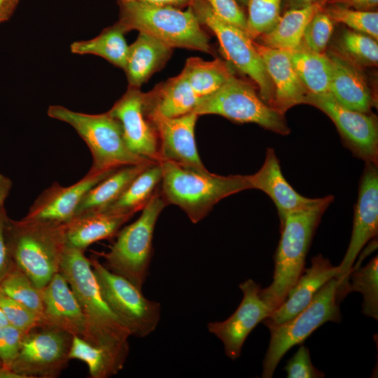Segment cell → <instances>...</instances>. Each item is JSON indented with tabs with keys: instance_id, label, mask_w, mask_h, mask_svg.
<instances>
[{
	"instance_id": "5b68a950",
	"label": "cell",
	"mask_w": 378,
	"mask_h": 378,
	"mask_svg": "<svg viewBox=\"0 0 378 378\" xmlns=\"http://www.w3.org/2000/svg\"><path fill=\"white\" fill-rule=\"evenodd\" d=\"M118 23L125 31L147 34L170 48H183L211 52L206 34L192 8L181 10L172 6L146 4L136 0H118Z\"/></svg>"
},
{
	"instance_id": "f546056e",
	"label": "cell",
	"mask_w": 378,
	"mask_h": 378,
	"mask_svg": "<svg viewBox=\"0 0 378 378\" xmlns=\"http://www.w3.org/2000/svg\"><path fill=\"white\" fill-rule=\"evenodd\" d=\"M289 54L293 68L308 92H329L332 63L328 55L314 52L302 43Z\"/></svg>"
},
{
	"instance_id": "484cf974",
	"label": "cell",
	"mask_w": 378,
	"mask_h": 378,
	"mask_svg": "<svg viewBox=\"0 0 378 378\" xmlns=\"http://www.w3.org/2000/svg\"><path fill=\"white\" fill-rule=\"evenodd\" d=\"M172 48L160 40L139 32L136 40L129 46L125 71L130 87L139 88L164 64Z\"/></svg>"
},
{
	"instance_id": "ab89813d",
	"label": "cell",
	"mask_w": 378,
	"mask_h": 378,
	"mask_svg": "<svg viewBox=\"0 0 378 378\" xmlns=\"http://www.w3.org/2000/svg\"><path fill=\"white\" fill-rule=\"evenodd\" d=\"M0 306L8 323L24 333L41 325L42 320L38 314L1 291Z\"/></svg>"
},
{
	"instance_id": "6da1fadb",
	"label": "cell",
	"mask_w": 378,
	"mask_h": 378,
	"mask_svg": "<svg viewBox=\"0 0 378 378\" xmlns=\"http://www.w3.org/2000/svg\"><path fill=\"white\" fill-rule=\"evenodd\" d=\"M59 272L76 297L83 313V339L105 350L122 369L127 358L130 332L103 299L84 251L66 247Z\"/></svg>"
},
{
	"instance_id": "e575fe53",
	"label": "cell",
	"mask_w": 378,
	"mask_h": 378,
	"mask_svg": "<svg viewBox=\"0 0 378 378\" xmlns=\"http://www.w3.org/2000/svg\"><path fill=\"white\" fill-rule=\"evenodd\" d=\"M336 52L358 66H377L378 62L377 41L351 29L342 32Z\"/></svg>"
},
{
	"instance_id": "cb8c5ba5",
	"label": "cell",
	"mask_w": 378,
	"mask_h": 378,
	"mask_svg": "<svg viewBox=\"0 0 378 378\" xmlns=\"http://www.w3.org/2000/svg\"><path fill=\"white\" fill-rule=\"evenodd\" d=\"M132 216L106 212L76 216L64 224L66 247L85 251L92 244L115 236Z\"/></svg>"
},
{
	"instance_id": "d6a6232c",
	"label": "cell",
	"mask_w": 378,
	"mask_h": 378,
	"mask_svg": "<svg viewBox=\"0 0 378 378\" xmlns=\"http://www.w3.org/2000/svg\"><path fill=\"white\" fill-rule=\"evenodd\" d=\"M378 258L376 255L365 266H353L349 275L346 293L359 292L363 295L362 313L378 319Z\"/></svg>"
},
{
	"instance_id": "836d02e7",
	"label": "cell",
	"mask_w": 378,
	"mask_h": 378,
	"mask_svg": "<svg viewBox=\"0 0 378 378\" xmlns=\"http://www.w3.org/2000/svg\"><path fill=\"white\" fill-rule=\"evenodd\" d=\"M69 358L85 362L92 378H108L122 370L105 350L78 336L72 337Z\"/></svg>"
},
{
	"instance_id": "60d3db41",
	"label": "cell",
	"mask_w": 378,
	"mask_h": 378,
	"mask_svg": "<svg viewBox=\"0 0 378 378\" xmlns=\"http://www.w3.org/2000/svg\"><path fill=\"white\" fill-rule=\"evenodd\" d=\"M24 334L10 324L0 326V362L4 368L10 370Z\"/></svg>"
},
{
	"instance_id": "c3c4849f",
	"label": "cell",
	"mask_w": 378,
	"mask_h": 378,
	"mask_svg": "<svg viewBox=\"0 0 378 378\" xmlns=\"http://www.w3.org/2000/svg\"><path fill=\"white\" fill-rule=\"evenodd\" d=\"M11 188V180L4 174H0V206L4 205L6 199L9 195Z\"/></svg>"
},
{
	"instance_id": "681fc988",
	"label": "cell",
	"mask_w": 378,
	"mask_h": 378,
	"mask_svg": "<svg viewBox=\"0 0 378 378\" xmlns=\"http://www.w3.org/2000/svg\"><path fill=\"white\" fill-rule=\"evenodd\" d=\"M321 0H286V6L288 9L298 8L312 5Z\"/></svg>"
},
{
	"instance_id": "52a82bcc",
	"label": "cell",
	"mask_w": 378,
	"mask_h": 378,
	"mask_svg": "<svg viewBox=\"0 0 378 378\" xmlns=\"http://www.w3.org/2000/svg\"><path fill=\"white\" fill-rule=\"evenodd\" d=\"M341 281L334 277L314 296L310 303L298 314L281 323H264L270 332L268 349L262 363V377L271 378L285 354L302 344L326 322L342 319L337 289Z\"/></svg>"
},
{
	"instance_id": "44dd1931",
	"label": "cell",
	"mask_w": 378,
	"mask_h": 378,
	"mask_svg": "<svg viewBox=\"0 0 378 378\" xmlns=\"http://www.w3.org/2000/svg\"><path fill=\"white\" fill-rule=\"evenodd\" d=\"M311 262V266L304 269L283 303L262 321L263 323L279 324L290 319L310 303L328 281L337 277L340 272L339 265H332L329 259L321 254L313 257Z\"/></svg>"
},
{
	"instance_id": "8fae6325",
	"label": "cell",
	"mask_w": 378,
	"mask_h": 378,
	"mask_svg": "<svg viewBox=\"0 0 378 378\" xmlns=\"http://www.w3.org/2000/svg\"><path fill=\"white\" fill-rule=\"evenodd\" d=\"M190 6L200 23L216 34L227 59L255 81L260 98L272 106L274 88L252 38L241 29L218 18L204 0H194Z\"/></svg>"
},
{
	"instance_id": "ac0fdd59",
	"label": "cell",
	"mask_w": 378,
	"mask_h": 378,
	"mask_svg": "<svg viewBox=\"0 0 378 378\" xmlns=\"http://www.w3.org/2000/svg\"><path fill=\"white\" fill-rule=\"evenodd\" d=\"M116 169L88 172L78 181L67 187L53 183L36 198L22 218L59 224L69 222L75 216L78 206L87 192Z\"/></svg>"
},
{
	"instance_id": "603a6c76",
	"label": "cell",
	"mask_w": 378,
	"mask_h": 378,
	"mask_svg": "<svg viewBox=\"0 0 378 378\" xmlns=\"http://www.w3.org/2000/svg\"><path fill=\"white\" fill-rule=\"evenodd\" d=\"M328 57L332 63L329 93L344 107L370 113L374 99L359 66L337 52Z\"/></svg>"
},
{
	"instance_id": "f1b7e54d",
	"label": "cell",
	"mask_w": 378,
	"mask_h": 378,
	"mask_svg": "<svg viewBox=\"0 0 378 378\" xmlns=\"http://www.w3.org/2000/svg\"><path fill=\"white\" fill-rule=\"evenodd\" d=\"M161 179L162 169L159 162L150 164L115 202L99 212L133 216L149 202L160 188Z\"/></svg>"
},
{
	"instance_id": "e0dca14e",
	"label": "cell",
	"mask_w": 378,
	"mask_h": 378,
	"mask_svg": "<svg viewBox=\"0 0 378 378\" xmlns=\"http://www.w3.org/2000/svg\"><path fill=\"white\" fill-rule=\"evenodd\" d=\"M146 115L158 136L160 161H170L200 172H209L202 162L195 142V128L199 115L193 112L175 118L155 112Z\"/></svg>"
},
{
	"instance_id": "7402d4cb",
	"label": "cell",
	"mask_w": 378,
	"mask_h": 378,
	"mask_svg": "<svg viewBox=\"0 0 378 378\" xmlns=\"http://www.w3.org/2000/svg\"><path fill=\"white\" fill-rule=\"evenodd\" d=\"M251 189L266 193L274 203L280 225L286 216L315 203L318 198H308L299 194L284 178L280 162L273 148H267L263 164L252 175H248Z\"/></svg>"
},
{
	"instance_id": "2e32d148",
	"label": "cell",
	"mask_w": 378,
	"mask_h": 378,
	"mask_svg": "<svg viewBox=\"0 0 378 378\" xmlns=\"http://www.w3.org/2000/svg\"><path fill=\"white\" fill-rule=\"evenodd\" d=\"M145 93L130 87L108 111L120 125L128 148L147 160H160L158 136L144 108Z\"/></svg>"
},
{
	"instance_id": "ffe728a7",
	"label": "cell",
	"mask_w": 378,
	"mask_h": 378,
	"mask_svg": "<svg viewBox=\"0 0 378 378\" xmlns=\"http://www.w3.org/2000/svg\"><path fill=\"white\" fill-rule=\"evenodd\" d=\"M253 45L274 88L272 107L284 114L291 107L303 104L308 92L293 68L289 51L254 41Z\"/></svg>"
},
{
	"instance_id": "74e56055",
	"label": "cell",
	"mask_w": 378,
	"mask_h": 378,
	"mask_svg": "<svg viewBox=\"0 0 378 378\" xmlns=\"http://www.w3.org/2000/svg\"><path fill=\"white\" fill-rule=\"evenodd\" d=\"M281 0H247L246 34L255 38L271 31L280 19Z\"/></svg>"
},
{
	"instance_id": "7c38bea8",
	"label": "cell",
	"mask_w": 378,
	"mask_h": 378,
	"mask_svg": "<svg viewBox=\"0 0 378 378\" xmlns=\"http://www.w3.org/2000/svg\"><path fill=\"white\" fill-rule=\"evenodd\" d=\"M73 336L61 330L38 326L26 332L10 370L21 378H55L67 365Z\"/></svg>"
},
{
	"instance_id": "bcb514c9",
	"label": "cell",
	"mask_w": 378,
	"mask_h": 378,
	"mask_svg": "<svg viewBox=\"0 0 378 378\" xmlns=\"http://www.w3.org/2000/svg\"><path fill=\"white\" fill-rule=\"evenodd\" d=\"M20 0H0V22L8 20L14 13Z\"/></svg>"
},
{
	"instance_id": "b9f144b4",
	"label": "cell",
	"mask_w": 378,
	"mask_h": 378,
	"mask_svg": "<svg viewBox=\"0 0 378 378\" xmlns=\"http://www.w3.org/2000/svg\"><path fill=\"white\" fill-rule=\"evenodd\" d=\"M284 370L288 378H323L325 374L312 363L309 349L301 345L288 360Z\"/></svg>"
},
{
	"instance_id": "7dc6e473",
	"label": "cell",
	"mask_w": 378,
	"mask_h": 378,
	"mask_svg": "<svg viewBox=\"0 0 378 378\" xmlns=\"http://www.w3.org/2000/svg\"><path fill=\"white\" fill-rule=\"evenodd\" d=\"M138 1L159 6H172L175 8L190 5L194 0H136Z\"/></svg>"
},
{
	"instance_id": "7a4b0ae2",
	"label": "cell",
	"mask_w": 378,
	"mask_h": 378,
	"mask_svg": "<svg viewBox=\"0 0 378 378\" xmlns=\"http://www.w3.org/2000/svg\"><path fill=\"white\" fill-rule=\"evenodd\" d=\"M334 200L318 198L309 206L288 214L280 225L281 238L274 255L273 281L260 296L273 312L284 301L304 270L307 254L321 219Z\"/></svg>"
},
{
	"instance_id": "7bdbcfd3",
	"label": "cell",
	"mask_w": 378,
	"mask_h": 378,
	"mask_svg": "<svg viewBox=\"0 0 378 378\" xmlns=\"http://www.w3.org/2000/svg\"><path fill=\"white\" fill-rule=\"evenodd\" d=\"M204 1L218 18L246 33V17L237 0Z\"/></svg>"
},
{
	"instance_id": "f6af8a7d",
	"label": "cell",
	"mask_w": 378,
	"mask_h": 378,
	"mask_svg": "<svg viewBox=\"0 0 378 378\" xmlns=\"http://www.w3.org/2000/svg\"><path fill=\"white\" fill-rule=\"evenodd\" d=\"M327 4H339L358 10H374L377 7L378 0H327Z\"/></svg>"
},
{
	"instance_id": "83f0119b",
	"label": "cell",
	"mask_w": 378,
	"mask_h": 378,
	"mask_svg": "<svg viewBox=\"0 0 378 378\" xmlns=\"http://www.w3.org/2000/svg\"><path fill=\"white\" fill-rule=\"evenodd\" d=\"M151 163L127 165L116 169L87 192L78 206L75 216L104 210L115 202L134 178Z\"/></svg>"
},
{
	"instance_id": "f35d334b",
	"label": "cell",
	"mask_w": 378,
	"mask_h": 378,
	"mask_svg": "<svg viewBox=\"0 0 378 378\" xmlns=\"http://www.w3.org/2000/svg\"><path fill=\"white\" fill-rule=\"evenodd\" d=\"M333 28V21L323 8L315 13L307 25L302 36V43L314 52L325 53Z\"/></svg>"
},
{
	"instance_id": "d4e9b609",
	"label": "cell",
	"mask_w": 378,
	"mask_h": 378,
	"mask_svg": "<svg viewBox=\"0 0 378 378\" xmlns=\"http://www.w3.org/2000/svg\"><path fill=\"white\" fill-rule=\"evenodd\" d=\"M199 97L182 72L145 93L146 113L155 112L164 117L175 118L192 112Z\"/></svg>"
},
{
	"instance_id": "8992f818",
	"label": "cell",
	"mask_w": 378,
	"mask_h": 378,
	"mask_svg": "<svg viewBox=\"0 0 378 378\" xmlns=\"http://www.w3.org/2000/svg\"><path fill=\"white\" fill-rule=\"evenodd\" d=\"M47 113L49 117L70 125L85 142L92 158L89 172H101L127 165L153 162L128 148L120 123L108 112L88 114L52 105Z\"/></svg>"
},
{
	"instance_id": "d590c367",
	"label": "cell",
	"mask_w": 378,
	"mask_h": 378,
	"mask_svg": "<svg viewBox=\"0 0 378 378\" xmlns=\"http://www.w3.org/2000/svg\"><path fill=\"white\" fill-rule=\"evenodd\" d=\"M0 291L31 309L42 320L43 303L41 289L36 288L30 279L15 266L0 282Z\"/></svg>"
},
{
	"instance_id": "ee69618b",
	"label": "cell",
	"mask_w": 378,
	"mask_h": 378,
	"mask_svg": "<svg viewBox=\"0 0 378 378\" xmlns=\"http://www.w3.org/2000/svg\"><path fill=\"white\" fill-rule=\"evenodd\" d=\"M8 218L4 205L0 206V282L15 267L12 260L6 235V225Z\"/></svg>"
},
{
	"instance_id": "d6986e66",
	"label": "cell",
	"mask_w": 378,
	"mask_h": 378,
	"mask_svg": "<svg viewBox=\"0 0 378 378\" xmlns=\"http://www.w3.org/2000/svg\"><path fill=\"white\" fill-rule=\"evenodd\" d=\"M41 293L43 312L40 326L57 328L83 338L85 330L83 313L64 276L60 272L55 274Z\"/></svg>"
},
{
	"instance_id": "5bb4252c",
	"label": "cell",
	"mask_w": 378,
	"mask_h": 378,
	"mask_svg": "<svg viewBox=\"0 0 378 378\" xmlns=\"http://www.w3.org/2000/svg\"><path fill=\"white\" fill-rule=\"evenodd\" d=\"M378 232V171L377 165L365 163L361 176L358 195L354 207L353 228L350 242L337 276L339 287L346 293L349 275L363 246L377 236Z\"/></svg>"
},
{
	"instance_id": "1f68e13d",
	"label": "cell",
	"mask_w": 378,
	"mask_h": 378,
	"mask_svg": "<svg viewBox=\"0 0 378 378\" xmlns=\"http://www.w3.org/2000/svg\"><path fill=\"white\" fill-rule=\"evenodd\" d=\"M183 71L199 98L215 92L233 76L228 64L223 60L208 62L196 57L187 59Z\"/></svg>"
},
{
	"instance_id": "3957f363",
	"label": "cell",
	"mask_w": 378,
	"mask_h": 378,
	"mask_svg": "<svg viewBox=\"0 0 378 378\" xmlns=\"http://www.w3.org/2000/svg\"><path fill=\"white\" fill-rule=\"evenodd\" d=\"M159 164L162 169L160 195L167 205L179 206L193 223L206 217L223 198L251 189L248 175L200 172L167 160H161Z\"/></svg>"
},
{
	"instance_id": "f907efd6",
	"label": "cell",
	"mask_w": 378,
	"mask_h": 378,
	"mask_svg": "<svg viewBox=\"0 0 378 378\" xmlns=\"http://www.w3.org/2000/svg\"><path fill=\"white\" fill-rule=\"evenodd\" d=\"M9 324L5 315H4V313L0 306V326H6V325H8Z\"/></svg>"
},
{
	"instance_id": "9c48e42d",
	"label": "cell",
	"mask_w": 378,
	"mask_h": 378,
	"mask_svg": "<svg viewBox=\"0 0 378 378\" xmlns=\"http://www.w3.org/2000/svg\"><path fill=\"white\" fill-rule=\"evenodd\" d=\"M192 112L197 115H219L239 123H255L282 135L290 132L284 114L264 102L251 84L234 76L215 92L200 98Z\"/></svg>"
},
{
	"instance_id": "ba28073f",
	"label": "cell",
	"mask_w": 378,
	"mask_h": 378,
	"mask_svg": "<svg viewBox=\"0 0 378 378\" xmlns=\"http://www.w3.org/2000/svg\"><path fill=\"white\" fill-rule=\"evenodd\" d=\"M159 188L142 209L140 216L120 229L110 250L102 253L107 269L141 290L148 274L153 253L155 227L160 214L167 206Z\"/></svg>"
},
{
	"instance_id": "8d00e7d4",
	"label": "cell",
	"mask_w": 378,
	"mask_h": 378,
	"mask_svg": "<svg viewBox=\"0 0 378 378\" xmlns=\"http://www.w3.org/2000/svg\"><path fill=\"white\" fill-rule=\"evenodd\" d=\"M323 10L333 21L348 26L351 30L378 38V13L374 10H363L339 4H326Z\"/></svg>"
},
{
	"instance_id": "9a60e30c",
	"label": "cell",
	"mask_w": 378,
	"mask_h": 378,
	"mask_svg": "<svg viewBox=\"0 0 378 378\" xmlns=\"http://www.w3.org/2000/svg\"><path fill=\"white\" fill-rule=\"evenodd\" d=\"M239 288L243 298L235 312L224 321L207 325L209 332L221 341L225 355L232 360L240 356L243 345L254 328L272 313L260 296V284L248 279L239 284Z\"/></svg>"
},
{
	"instance_id": "4fadbf2b",
	"label": "cell",
	"mask_w": 378,
	"mask_h": 378,
	"mask_svg": "<svg viewBox=\"0 0 378 378\" xmlns=\"http://www.w3.org/2000/svg\"><path fill=\"white\" fill-rule=\"evenodd\" d=\"M303 104L316 107L332 120L344 144L354 155L365 163L377 165L378 127L376 117L344 107L329 92H308Z\"/></svg>"
},
{
	"instance_id": "816d5d0a",
	"label": "cell",
	"mask_w": 378,
	"mask_h": 378,
	"mask_svg": "<svg viewBox=\"0 0 378 378\" xmlns=\"http://www.w3.org/2000/svg\"><path fill=\"white\" fill-rule=\"evenodd\" d=\"M7 369L3 368L1 363L0 362V378H6L8 372Z\"/></svg>"
},
{
	"instance_id": "30bf717a",
	"label": "cell",
	"mask_w": 378,
	"mask_h": 378,
	"mask_svg": "<svg viewBox=\"0 0 378 378\" xmlns=\"http://www.w3.org/2000/svg\"><path fill=\"white\" fill-rule=\"evenodd\" d=\"M90 260L100 293L131 336L144 338L157 328L161 318V304L146 298L142 290L116 274L97 258Z\"/></svg>"
},
{
	"instance_id": "4dcf8cb0",
	"label": "cell",
	"mask_w": 378,
	"mask_h": 378,
	"mask_svg": "<svg viewBox=\"0 0 378 378\" xmlns=\"http://www.w3.org/2000/svg\"><path fill=\"white\" fill-rule=\"evenodd\" d=\"M125 31L117 22L90 40L75 41L71 45L74 54H91L102 57L113 65L125 69L129 46L124 38Z\"/></svg>"
},
{
	"instance_id": "4316f807",
	"label": "cell",
	"mask_w": 378,
	"mask_h": 378,
	"mask_svg": "<svg viewBox=\"0 0 378 378\" xmlns=\"http://www.w3.org/2000/svg\"><path fill=\"white\" fill-rule=\"evenodd\" d=\"M326 4L327 0H321L307 6L288 9L271 31L260 36L263 45L288 51L298 48L309 22Z\"/></svg>"
},
{
	"instance_id": "f5cc1de1",
	"label": "cell",
	"mask_w": 378,
	"mask_h": 378,
	"mask_svg": "<svg viewBox=\"0 0 378 378\" xmlns=\"http://www.w3.org/2000/svg\"><path fill=\"white\" fill-rule=\"evenodd\" d=\"M238 1H239L240 2H241L242 4L245 5L246 4V2H247V0H238Z\"/></svg>"
},
{
	"instance_id": "277c9868",
	"label": "cell",
	"mask_w": 378,
	"mask_h": 378,
	"mask_svg": "<svg viewBox=\"0 0 378 378\" xmlns=\"http://www.w3.org/2000/svg\"><path fill=\"white\" fill-rule=\"evenodd\" d=\"M64 224L7 218L6 235L13 264L39 289L59 272L66 248Z\"/></svg>"
}]
</instances>
